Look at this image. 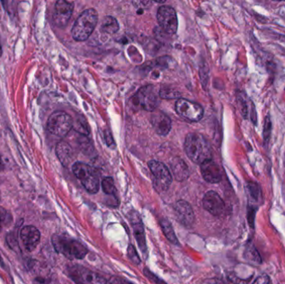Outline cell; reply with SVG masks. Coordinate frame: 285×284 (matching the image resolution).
<instances>
[{
  "label": "cell",
  "mask_w": 285,
  "mask_h": 284,
  "mask_svg": "<svg viewBox=\"0 0 285 284\" xmlns=\"http://www.w3.org/2000/svg\"><path fill=\"white\" fill-rule=\"evenodd\" d=\"M52 242L57 252L69 259H83L88 249L84 244L65 233H56L52 237Z\"/></svg>",
  "instance_id": "1"
},
{
  "label": "cell",
  "mask_w": 285,
  "mask_h": 284,
  "mask_svg": "<svg viewBox=\"0 0 285 284\" xmlns=\"http://www.w3.org/2000/svg\"><path fill=\"white\" fill-rule=\"evenodd\" d=\"M185 150L194 163L200 165L212 159L211 147L201 134L195 133L188 134L185 141Z\"/></svg>",
  "instance_id": "2"
},
{
  "label": "cell",
  "mask_w": 285,
  "mask_h": 284,
  "mask_svg": "<svg viewBox=\"0 0 285 284\" xmlns=\"http://www.w3.org/2000/svg\"><path fill=\"white\" fill-rule=\"evenodd\" d=\"M98 13L94 9L84 10L72 28V36L77 41H85L94 32L98 23Z\"/></svg>",
  "instance_id": "3"
},
{
  "label": "cell",
  "mask_w": 285,
  "mask_h": 284,
  "mask_svg": "<svg viewBox=\"0 0 285 284\" xmlns=\"http://www.w3.org/2000/svg\"><path fill=\"white\" fill-rule=\"evenodd\" d=\"M73 173L81 182L84 188L89 193L94 194L99 189V175L95 168L86 163L76 162L73 165Z\"/></svg>",
  "instance_id": "4"
},
{
  "label": "cell",
  "mask_w": 285,
  "mask_h": 284,
  "mask_svg": "<svg viewBox=\"0 0 285 284\" xmlns=\"http://www.w3.org/2000/svg\"><path fill=\"white\" fill-rule=\"evenodd\" d=\"M74 120L66 112L55 111L49 117L47 129L52 134L59 138H64L71 131Z\"/></svg>",
  "instance_id": "5"
},
{
  "label": "cell",
  "mask_w": 285,
  "mask_h": 284,
  "mask_svg": "<svg viewBox=\"0 0 285 284\" xmlns=\"http://www.w3.org/2000/svg\"><path fill=\"white\" fill-rule=\"evenodd\" d=\"M132 99L136 107L146 111L153 112L160 104V94H158L155 86L148 85L141 88Z\"/></svg>",
  "instance_id": "6"
},
{
  "label": "cell",
  "mask_w": 285,
  "mask_h": 284,
  "mask_svg": "<svg viewBox=\"0 0 285 284\" xmlns=\"http://www.w3.org/2000/svg\"><path fill=\"white\" fill-rule=\"evenodd\" d=\"M69 275L78 284H107V281L102 275L79 265L69 267Z\"/></svg>",
  "instance_id": "7"
},
{
  "label": "cell",
  "mask_w": 285,
  "mask_h": 284,
  "mask_svg": "<svg viewBox=\"0 0 285 284\" xmlns=\"http://www.w3.org/2000/svg\"><path fill=\"white\" fill-rule=\"evenodd\" d=\"M154 178V185L160 191H166L172 183V176L169 168L160 161L152 160L149 163Z\"/></svg>",
  "instance_id": "8"
},
{
  "label": "cell",
  "mask_w": 285,
  "mask_h": 284,
  "mask_svg": "<svg viewBox=\"0 0 285 284\" xmlns=\"http://www.w3.org/2000/svg\"><path fill=\"white\" fill-rule=\"evenodd\" d=\"M175 110L181 118L188 121L198 122L204 116L201 105L188 99H179L175 104Z\"/></svg>",
  "instance_id": "9"
},
{
  "label": "cell",
  "mask_w": 285,
  "mask_h": 284,
  "mask_svg": "<svg viewBox=\"0 0 285 284\" xmlns=\"http://www.w3.org/2000/svg\"><path fill=\"white\" fill-rule=\"evenodd\" d=\"M158 22L167 34L174 35L177 32L178 18L175 9L170 6H161L157 13Z\"/></svg>",
  "instance_id": "10"
},
{
  "label": "cell",
  "mask_w": 285,
  "mask_h": 284,
  "mask_svg": "<svg viewBox=\"0 0 285 284\" xmlns=\"http://www.w3.org/2000/svg\"><path fill=\"white\" fill-rule=\"evenodd\" d=\"M74 10V4L66 0H59L55 3L53 21L57 27L64 29L69 24Z\"/></svg>",
  "instance_id": "11"
},
{
  "label": "cell",
  "mask_w": 285,
  "mask_h": 284,
  "mask_svg": "<svg viewBox=\"0 0 285 284\" xmlns=\"http://www.w3.org/2000/svg\"><path fill=\"white\" fill-rule=\"evenodd\" d=\"M204 209L214 216L221 215L224 210V202L221 197L214 191H209L203 198Z\"/></svg>",
  "instance_id": "12"
},
{
  "label": "cell",
  "mask_w": 285,
  "mask_h": 284,
  "mask_svg": "<svg viewBox=\"0 0 285 284\" xmlns=\"http://www.w3.org/2000/svg\"><path fill=\"white\" fill-rule=\"evenodd\" d=\"M20 238L28 252H33L40 241V232L37 227L28 225L23 227L20 232Z\"/></svg>",
  "instance_id": "13"
},
{
  "label": "cell",
  "mask_w": 285,
  "mask_h": 284,
  "mask_svg": "<svg viewBox=\"0 0 285 284\" xmlns=\"http://www.w3.org/2000/svg\"><path fill=\"white\" fill-rule=\"evenodd\" d=\"M175 212L178 221L185 227H191L194 224V210L190 203L187 201L179 200L175 203Z\"/></svg>",
  "instance_id": "14"
},
{
  "label": "cell",
  "mask_w": 285,
  "mask_h": 284,
  "mask_svg": "<svg viewBox=\"0 0 285 284\" xmlns=\"http://www.w3.org/2000/svg\"><path fill=\"white\" fill-rule=\"evenodd\" d=\"M129 220L131 225L133 227V233L135 236L136 240L138 242V247H140L141 251L147 252V244L145 239V228L143 224L142 218L138 212L132 211L129 214Z\"/></svg>",
  "instance_id": "15"
},
{
  "label": "cell",
  "mask_w": 285,
  "mask_h": 284,
  "mask_svg": "<svg viewBox=\"0 0 285 284\" xmlns=\"http://www.w3.org/2000/svg\"><path fill=\"white\" fill-rule=\"evenodd\" d=\"M202 175L204 180L209 183H218L221 181L222 172L219 166L214 160L204 162L200 165Z\"/></svg>",
  "instance_id": "16"
},
{
  "label": "cell",
  "mask_w": 285,
  "mask_h": 284,
  "mask_svg": "<svg viewBox=\"0 0 285 284\" xmlns=\"http://www.w3.org/2000/svg\"><path fill=\"white\" fill-rule=\"evenodd\" d=\"M151 124L158 134L166 136L171 130V120L163 112H156L151 116Z\"/></svg>",
  "instance_id": "17"
},
{
  "label": "cell",
  "mask_w": 285,
  "mask_h": 284,
  "mask_svg": "<svg viewBox=\"0 0 285 284\" xmlns=\"http://www.w3.org/2000/svg\"><path fill=\"white\" fill-rule=\"evenodd\" d=\"M56 155L64 166L69 165L74 158V151L71 146L65 141H60L56 146Z\"/></svg>",
  "instance_id": "18"
},
{
  "label": "cell",
  "mask_w": 285,
  "mask_h": 284,
  "mask_svg": "<svg viewBox=\"0 0 285 284\" xmlns=\"http://www.w3.org/2000/svg\"><path fill=\"white\" fill-rule=\"evenodd\" d=\"M171 169H172L175 178L178 181H184L189 178L190 171H189L188 166L180 158H175L171 162Z\"/></svg>",
  "instance_id": "19"
},
{
  "label": "cell",
  "mask_w": 285,
  "mask_h": 284,
  "mask_svg": "<svg viewBox=\"0 0 285 284\" xmlns=\"http://www.w3.org/2000/svg\"><path fill=\"white\" fill-rule=\"evenodd\" d=\"M119 30V25L115 18L112 16H105L103 18V22L101 25V30L105 34L113 35L118 32Z\"/></svg>",
  "instance_id": "20"
},
{
  "label": "cell",
  "mask_w": 285,
  "mask_h": 284,
  "mask_svg": "<svg viewBox=\"0 0 285 284\" xmlns=\"http://www.w3.org/2000/svg\"><path fill=\"white\" fill-rule=\"evenodd\" d=\"M160 226L162 227L163 232L165 233L168 240L174 244H179V241H178L175 230L173 228L171 223L167 219L163 218V219L160 220Z\"/></svg>",
  "instance_id": "21"
},
{
  "label": "cell",
  "mask_w": 285,
  "mask_h": 284,
  "mask_svg": "<svg viewBox=\"0 0 285 284\" xmlns=\"http://www.w3.org/2000/svg\"><path fill=\"white\" fill-rule=\"evenodd\" d=\"M13 217L11 213L5 208L0 207V231L9 227L12 223Z\"/></svg>",
  "instance_id": "22"
},
{
  "label": "cell",
  "mask_w": 285,
  "mask_h": 284,
  "mask_svg": "<svg viewBox=\"0 0 285 284\" xmlns=\"http://www.w3.org/2000/svg\"><path fill=\"white\" fill-rule=\"evenodd\" d=\"M102 188L104 193L108 195H114L116 193V188L114 186L113 179L110 177H106L102 181Z\"/></svg>",
  "instance_id": "23"
},
{
  "label": "cell",
  "mask_w": 285,
  "mask_h": 284,
  "mask_svg": "<svg viewBox=\"0 0 285 284\" xmlns=\"http://www.w3.org/2000/svg\"><path fill=\"white\" fill-rule=\"evenodd\" d=\"M128 258L134 263V264H139L141 262L140 258L138 257V253L136 252L135 248L133 245H129L128 247Z\"/></svg>",
  "instance_id": "24"
},
{
  "label": "cell",
  "mask_w": 285,
  "mask_h": 284,
  "mask_svg": "<svg viewBox=\"0 0 285 284\" xmlns=\"http://www.w3.org/2000/svg\"><path fill=\"white\" fill-rule=\"evenodd\" d=\"M160 97L164 99H176L180 97V94H178L177 92L174 91L172 89H163L160 90Z\"/></svg>",
  "instance_id": "25"
},
{
  "label": "cell",
  "mask_w": 285,
  "mask_h": 284,
  "mask_svg": "<svg viewBox=\"0 0 285 284\" xmlns=\"http://www.w3.org/2000/svg\"><path fill=\"white\" fill-rule=\"evenodd\" d=\"M248 188L250 195L252 196L253 198L258 199L261 193L259 186L255 183H248Z\"/></svg>",
  "instance_id": "26"
},
{
  "label": "cell",
  "mask_w": 285,
  "mask_h": 284,
  "mask_svg": "<svg viewBox=\"0 0 285 284\" xmlns=\"http://www.w3.org/2000/svg\"><path fill=\"white\" fill-rule=\"evenodd\" d=\"M272 124H271L270 119L269 116L267 117L265 119V124H264V128H263V139L264 141L268 142L270 137L271 128Z\"/></svg>",
  "instance_id": "27"
},
{
  "label": "cell",
  "mask_w": 285,
  "mask_h": 284,
  "mask_svg": "<svg viewBox=\"0 0 285 284\" xmlns=\"http://www.w3.org/2000/svg\"><path fill=\"white\" fill-rule=\"evenodd\" d=\"M145 274L146 275V277L149 278V279L151 280L153 282L156 284H167L165 281H163L162 279H160V277H157L156 275L154 274L150 270L148 269V268H145Z\"/></svg>",
  "instance_id": "28"
},
{
  "label": "cell",
  "mask_w": 285,
  "mask_h": 284,
  "mask_svg": "<svg viewBox=\"0 0 285 284\" xmlns=\"http://www.w3.org/2000/svg\"><path fill=\"white\" fill-rule=\"evenodd\" d=\"M109 283L110 284H134L133 282H129L128 280L123 278V277H118V276H113L109 279Z\"/></svg>",
  "instance_id": "29"
},
{
  "label": "cell",
  "mask_w": 285,
  "mask_h": 284,
  "mask_svg": "<svg viewBox=\"0 0 285 284\" xmlns=\"http://www.w3.org/2000/svg\"><path fill=\"white\" fill-rule=\"evenodd\" d=\"M248 250H249V252H250V254H249L250 257H250L251 260H253V262H261L260 256L254 247H252L250 249Z\"/></svg>",
  "instance_id": "30"
},
{
  "label": "cell",
  "mask_w": 285,
  "mask_h": 284,
  "mask_svg": "<svg viewBox=\"0 0 285 284\" xmlns=\"http://www.w3.org/2000/svg\"><path fill=\"white\" fill-rule=\"evenodd\" d=\"M253 284H269V277L268 275H261L253 282Z\"/></svg>",
  "instance_id": "31"
},
{
  "label": "cell",
  "mask_w": 285,
  "mask_h": 284,
  "mask_svg": "<svg viewBox=\"0 0 285 284\" xmlns=\"http://www.w3.org/2000/svg\"><path fill=\"white\" fill-rule=\"evenodd\" d=\"M105 139H106V143H107L108 146H111L112 145V144H113V138H112V135H111L110 133H108V132H106Z\"/></svg>",
  "instance_id": "32"
},
{
  "label": "cell",
  "mask_w": 285,
  "mask_h": 284,
  "mask_svg": "<svg viewBox=\"0 0 285 284\" xmlns=\"http://www.w3.org/2000/svg\"><path fill=\"white\" fill-rule=\"evenodd\" d=\"M3 55V47L2 45H1V43H0V57L2 56Z\"/></svg>",
  "instance_id": "33"
}]
</instances>
